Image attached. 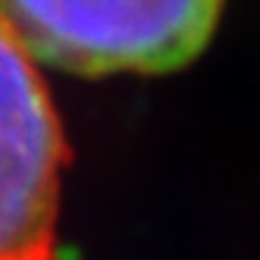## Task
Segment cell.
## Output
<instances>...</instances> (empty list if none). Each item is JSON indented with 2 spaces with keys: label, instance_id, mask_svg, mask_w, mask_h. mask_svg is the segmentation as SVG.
Here are the masks:
<instances>
[{
  "label": "cell",
  "instance_id": "6da1fadb",
  "mask_svg": "<svg viewBox=\"0 0 260 260\" xmlns=\"http://www.w3.org/2000/svg\"><path fill=\"white\" fill-rule=\"evenodd\" d=\"M224 0H0L30 58L83 78L164 75L210 45Z\"/></svg>",
  "mask_w": 260,
  "mask_h": 260
},
{
  "label": "cell",
  "instance_id": "7a4b0ae2",
  "mask_svg": "<svg viewBox=\"0 0 260 260\" xmlns=\"http://www.w3.org/2000/svg\"><path fill=\"white\" fill-rule=\"evenodd\" d=\"M58 119L34 58L0 20V260H55Z\"/></svg>",
  "mask_w": 260,
  "mask_h": 260
}]
</instances>
